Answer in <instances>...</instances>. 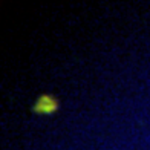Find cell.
Returning <instances> with one entry per match:
<instances>
[{
    "instance_id": "obj_1",
    "label": "cell",
    "mask_w": 150,
    "mask_h": 150,
    "mask_svg": "<svg viewBox=\"0 0 150 150\" xmlns=\"http://www.w3.org/2000/svg\"><path fill=\"white\" fill-rule=\"evenodd\" d=\"M58 109V101L57 98H54L52 95H40V98L35 101L32 110L35 113H43V115H51L52 112H55Z\"/></svg>"
}]
</instances>
